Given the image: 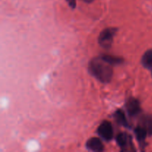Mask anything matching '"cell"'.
I'll return each instance as SVG.
<instances>
[{"instance_id": "cell-12", "label": "cell", "mask_w": 152, "mask_h": 152, "mask_svg": "<svg viewBox=\"0 0 152 152\" xmlns=\"http://www.w3.org/2000/svg\"><path fill=\"white\" fill-rule=\"evenodd\" d=\"M66 1L68 3V5L70 6L71 8H76V7H77V1L76 0H66Z\"/></svg>"}, {"instance_id": "cell-11", "label": "cell", "mask_w": 152, "mask_h": 152, "mask_svg": "<svg viewBox=\"0 0 152 152\" xmlns=\"http://www.w3.org/2000/svg\"><path fill=\"white\" fill-rule=\"evenodd\" d=\"M100 57L102 58V59L107 62L108 63L111 64V65H120L123 62L124 59L122 57H120V56H113V55L110 54H106V53H104V54L100 55Z\"/></svg>"}, {"instance_id": "cell-6", "label": "cell", "mask_w": 152, "mask_h": 152, "mask_svg": "<svg viewBox=\"0 0 152 152\" xmlns=\"http://www.w3.org/2000/svg\"><path fill=\"white\" fill-rule=\"evenodd\" d=\"M134 134L138 142H139L140 145V148L142 149H144V148L145 147V145H146V143H145V139L148 136V132H147L145 128L142 127L140 125H139V126H137L134 129Z\"/></svg>"}, {"instance_id": "cell-10", "label": "cell", "mask_w": 152, "mask_h": 152, "mask_svg": "<svg viewBox=\"0 0 152 152\" xmlns=\"http://www.w3.org/2000/svg\"><path fill=\"white\" fill-rule=\"evenodd\" d=\"M140 125L146 129L148 136H152V116L148 114L142 116L140 119Z\"/></svg>"}, {"instance_id": "cell-13", "label": "cell", "mask_w": 152, "mask_h": 152, "mask_svg": "<svg viewBox=\"0 0 152 152\" xmlns=\"http://www.w3.org/2000/svg\"><path fill=\"white\" fill-rule=\"evenodd\" d=\"M83 1H84L85 2H86V3H91V2H92L94 0H83Z\"/></svg>"}, {"instance_id": "cell-1", "label": "cell", "mask_w": 152, "mask_h": 152, "mask_svg": "<svg viewBox=\"0 0 152 152\" xmlns=\"http://www.w3.org/2000/svg\"><path fill=\"white\" fill-rule=\"evenodd\" d=\"M88 71L96 80L105 84L111 81L114 74L113 65L105 62L100 57V56L94 57L90 61Z\"/></svg>"}, {"instance_id": "cell-5", "label": "cell", "mask_w": 152, "mask_h": 152, "mask_svg": "<svg viewBox=\"0 0 152 152\" xmlns=\"http://www.w3.org/2000/svg\"><path fill=\"white\" fill-rule=\"evenodd\" d=\"M126 108L129 115L132 117L137 116L138 114H140L141 111H142L140 101L134 97L129 98L126 101Z\"/></svg>"}, {"instance_id": "cell-4", "label": "cell", "mask_w": 152, "mask_h": 152, "mask_svg": "<svg viewBox=\"0 0 152 152\" xmlns=\"http://www.w3.org/2000/svg\"><path fill=\"white\" fill-rule=\"evenodd\" d=\"M96 133L104 140L111 141L114 137V130H113L112 125L109 121L104 120L97 128Z\"/></svg>"}, {"instance_id": "cell-2", "label": "cell", "mask_w": 152, "mask_h": 152, "mask_svg": "<svg viewBox=\"0 0 152 152\" xmlns=\"http://www.w3.org/2000/svg\"><path fill=\"white\" fill-rule=\"evenodd\" d=\"M117 28H107L101 31L98 37V42L102 48L108 49L111 47L114 41V37L117 31Z\"/></svg>"}, {"instance_id": "cell-7", "label": "cell", "mask_w": 152, "mask_h": 152, "mask_svg": "<svg viewBox=\"0 0 152 152\" xmlns=\"http://www.w3.org/2000/svg\"><path fill=\"white\" fill-rule=\"evenodd\" d=\"M86 148L92 151H103L104 145L102 140L98 137H91L88 140L86 144Z\"/></svg>"}, {"instance_id": "cell-9", "label": "cell", "mask_w": 152, "mask_h": 152, "mask_svg": "<svg viewBox=\"0 0 152 152\" xmlns=\"http://www.w3.org/2000/svg\"><path fill=\"white\" fill-rule=\"evenodd\" d=\"M141 63L144 68L152 71V49H149L144 53L141 59Z\"/></svg>"}, {"instance_id": "cell-8", "label": "cell", "mask_w": 152, "mask_h": 152, "mask_svg": "<svg viewBox=\"0 0 152 152\" xmlns=\"http://www.w3.org/2000/svg\"><path fill=\"white\" fill-rule=\"evenodd\" d=\"M113 117L118 125L125 128H130L129 122H128L126 115H125V113L122 110H117L113 114Z\"/></svg>"}, {"instance_id": "cell-3", "label": "cell", "mask_w": 152, "mask_h": 152, "mask_svg": "<svg viewBox=\"0 0 152 152\" xmlns=\"http://www.w3.org/2000/svg\"><path fill=\"white\" fill-rule=\"evenodd\" d=\"M116 142L120 147V151H136L134 148L132 136L126 132H120L118 134L116 137Z\"/></svg>"}]
</instances>
